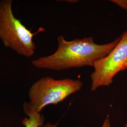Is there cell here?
I'll return each instance as SVG.
<instances>
[{"label": "cell", "instance_id": "1", "mask_svg": "<svg viewBox=\"0 0 127 127\" xmlns=\"http://www.w3.org/2000/svg\"><path fill=\"white\" fill-rule=\"evenodd\" d=\"M120 39L121 36L110 43L99 44L92 37L67 41L63 35H59L54 53L33 60L32 64L35 68L54 71L93 67L95 61L108 54Z\"/></svg>", "mask_w": 127, "mask_h": 127}, {"label": "cell", "instance_id": "2", "mask_svg": "<svg viewBox=\"0 0 127 127\" xmlns=\"http://www.w3.org/2000/svg\"><path fill=\"white\" fill-rule=\"evenodd\" d=\"M45 31L43 27H40L32 32L15 16L12 0L0 1V39L5 47L20 56L31 57L36 49L33 37Z\"/></svg>", "mask_w": 127, "mask_h": 127}, {"label": "cell", "instance_id": "3", "mask_svg": "<svg viewBox=\"0 0 127 127\" xmlns=\"http://www.w3.org/2000/svg\"><path fill=\"white\" fill-rule=\"evenodd\" d=\"M82 86L83 83L80 80H56L49 76L42 77L30 88L29 103L41 113L46 106L59 104L80 91Z\"/></svg>", "mask_w": 127, "mask_h": 127}, {"label": "cell", "instance_id": "4", "mask_svg": "<svg viewBox=\"0 0 127 127\" xmlns=\"http://www.w3.org/2000/svg\"><path fill=\"white\" fill-rule=\"evenodd\" d=\"M91 75V90L109 86L114 77L127 69V31L121 36L117 45L108 54L96 61Z\"/></svg>", "mask_w": 127, "mask_h": 127}, {"label": "cell", "instance_id": "5", "mask_svg": "<svg viewBox=\"0 0 127 127\" xmlns=\"http://www.w3.org/2000/svg\"><path fill=\"white\" fill-rule=\"evenodd\" d=\"M24 112L28 118H24L22 123L26 127H43L44 123V116L39 113L28 102H24L23 104Z\"/></svg>", "mask_w": 127, "mask_h": 127}, {"label": "cell", "instance_id": "6", "mask_svg": "<svg viewBox=\"0 0 127 127\" xmlns=\"http://www.w3.org/2000/svg\"><path fill=\"white\" fill-rule=\"evenodd\" d=\"M43 127H58V123H56L54 124H52L50 123H47L45 125H43ZM80 127H83L82 126ZM101 127H112L111 123L110 121V119L109 115H107L105 118L103 123Z\"/></svg>", "mask_w": 127, "mask_h": 127}, {"label": "cell", "instance_id": "7", "mask_svg": "<svg viewBox=\"0 0 127 127\" xmlns=\"http://www.w3.org/2000/svg\"><path fill=\"white\" fill-rule=\"evenodd\" d=\"M111 1L123 9L127 10V0H114Z\"/></svg>", "mask_w": 127, "mask_h": 127}, {"label": "cell", "instance_id": "8", "mask_svg": "<svg viewBox=\"0 0 127 127\" xmlns=\"http://www.w3.org/2000/svg\"><path fill=\"white\" fill-rule=\"evenodd\" d=\"M124 127H127V123L125 124V126H124Z\"/></svg>", "mask_w": 127, "mask_h": 127}]
</instances>
